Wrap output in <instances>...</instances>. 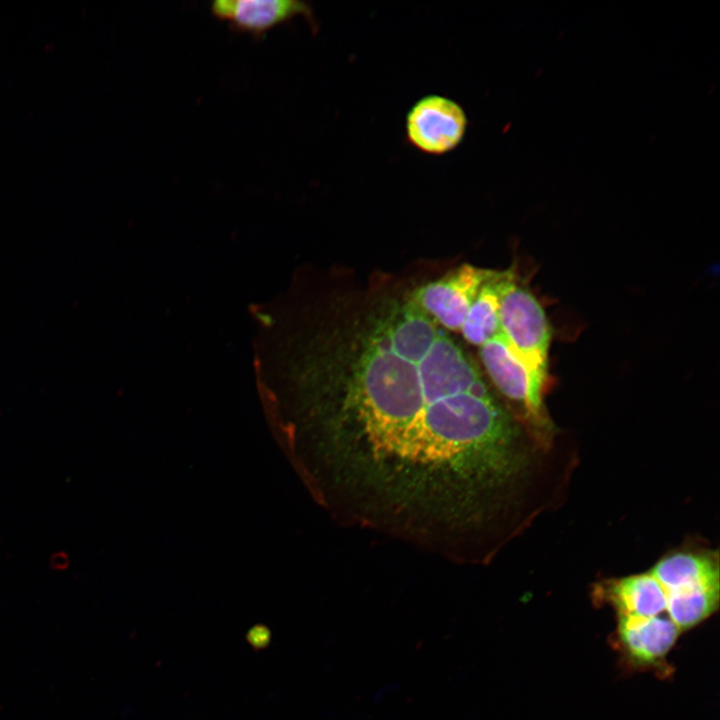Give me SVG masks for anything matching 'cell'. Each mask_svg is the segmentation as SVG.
<instances>
[{"instance_id": "8fae6325", "label": "cell", "mask_w": 720, "mask_h": 720, "mask_svg": "<svg viewBox=\"0 0 720 720\" xmlns=\"http://www.w3.org/2000/svg\"><path fill=\"white\" fill-rule=\"evenodd\" d=\"M720 585L666 592L667 614L680 631L712 615L719 605Z\"/></svg>"}, {"instance_id": "6da1fadb", "label": "cell", "mask_w": 720, "mask_h": 720, "mask_svg": "<svg viewBox=\"0 0 720 720\" xmlns=\"http://www.w3.org/2000/svg\"><path fill=\"white\" fill-rule=\"evenodd\" d=\"M301 430L306 478L338 522L427 552L483 532L533 460L463 347L413 331L341 348L305 397Z\"/></svg>"}, {"instance_id": "277c9868", "label": "cell", "mask_w": 720, "mask_h": 720, "mask_svg": "<svg viewBox=\"0 0 720 720\" xmlns=\"http://www.w3.org/2000/svg\"><path fill=\"white\" fill-rule=\"evenodd\" d=\"M466 129L464 109L442 95L420 98L406 117L409 143L426 154L442 155L454 150L462 142Z\"/></svg>"}, {"instance_id": "7a4b0ae2", "label": "cell", "mask_w": 720, "mask_h": 720, "mask_svg": "<svg viewBox=\"0 0 720 720\" xmlns=\"http://www.w3.org/2000/svg\"><path fill=\"white\" fill-rule=\"evenodd\" d=\"M501 333L524 366L530 389L534 435L542 443L552 435V425L543 404L548 379L550 327L539 301L515 281H506L500 296Z\"/></svg>"}, {"instance_id": "8992f818", "label": "cell", "mask_w": 720, "mask_h": 720, "mask_svg": "<svg viewBox=\"0 0 720 720\" xmlns=\"http://www.w3.org/2000/svg\"><path fill=\"white\" fill-rule=\"evenodd\" d=\"M479 354L492 383L520 410L522 419L534 433L528 375L501 331L479 347Z\"/></svg>"}, {"instance_id": "3957f363", "label": "cell", "mask_w": 720, "mask_h": 720, "mask_svg": "<svg viewBox=\"0 0 720 720\" xmlns=\"http://www.w3.org/2000/svg\"><path fill=\"white\" fill-rule=\"evenodd\" d=\"M492 270L464 264L411 291L413 301L443 329L459 331Z\"/></svg>"}, {"instance_id": "ba28073f", "label": "cell", "mask_w": 720, "mask_h": 720, "mask_svg": "<svg viewBox=\"0 0 720 720\" xmlns=\"http://www.w3.org/2000/svg\"><path fill=\"white\" fill-rule=\"evenodd\" d=\"M599 594L618 615L652 618L667 611V594L650 571L607 580Z\"/></svg>"}, {"instance_id": "30bf717a", "label": "cell", "mask_w": 720, "mask_h": 720, "mask_svg": "<svg viewBox=\"0 0 720 720\" xmlns=\"http://www.w3.org/2000/svg\"><path fill=\"white\" fill-rule=\"evenodd\" d=\"M511 271H493L471 305L460 332L471 344L481 346L501 331L500 296Z\"/></svg>"}, {"instance_id": "5b68a950", "label": "cell", "mask_w": 720, "mask_h": 720, "mask_svg": "<svg viewBox=\"0 0 720 720\" xmlns=\"http://www.w3.org/2000/svg\"><path fill=\"white\" fill-rule=\"evenodd\" d=\"M211 12L227 21L235 30L259 38L276 25L305 17L314 25L308 3L298 0H215Z\"/></svg>"}, {"instance_id": "52a82bcc", "label": "cell", "mask_w": 720, "mask_h": 720, "mask_svg": "<svg viewBox=\"0 0 720 720\" xmlns=\"http://www.w3.org/2000/svg\"><path fill=\"white\" fill-rule=\"evenodd\" d=\"M666 592L718 586V553L702 549H680L666 554L649 570Z\"/></svg>"}, {"instance_id": "9c48e42d", "label": "cell", "mask_w": 720, "mask_h": 720, "mask_svg": "<svg viewBox=\"0 0 720 720\" xmlns=\"http://www.w3.org/2000/svg\"><path fill=\"white\" fill-rule=\"evenodd\" d=\"M669 617L640 618L618 615V635L625 651L640 664L663 658L680 634Z\"/></svg>"}]
</instances>
